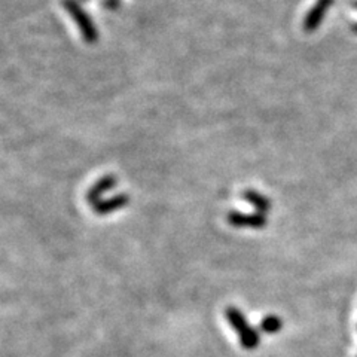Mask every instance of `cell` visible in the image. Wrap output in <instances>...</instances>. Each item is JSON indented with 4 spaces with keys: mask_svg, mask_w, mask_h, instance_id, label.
<instances>
[{
    "mask_svg": "<svg viewBox=\"0 0 357 357\" xmlns=\"http://www.w3.org/2000/svg\"><path fill=\"white\" fill-rule=\"evenodd\" d=\"M225 318L237 332L238 340H240V344L244 350L252 351L258 349V345L261 343V336L258 331L247 322V318L241 313V310H238L237 307H228L225 310Z\"/></svg>",
    "mask_w": 357,
    "mask_h": 357,
    "instance_id": "1",
    "label": "cell"
},
{
    "mask_svg": "<svg viewBox=\"0 0 357 357\" xmlns=\"http://www.w3.org/2000/svg\"><path fill=\"white\" fill-rule=\"evenodd\" d=\"M63 6L73 18V21L76 23L82 39L87 43H96L98 41V30L91 17L85 12V9L80 6L79 0H63Z\"/></svg>",
    "mask_w": 357,
    "mask_h": 357,
    "instance_id": "2",
    "label": "cell"
},
{
    "mask_svg": "<svg viewBox=\"0 0 357 357\" xmlns=\"http://www.w3.org/2000/svg\"><path fill=\"white\" fill-rule=\"evenodd\" d=\"M226 221L234 228H252V230H263L267 226V215L261 213H243L238 210H231Z\"/></svg>",
    "mask_w": 357,
    "mask_h": 357,
    "instance_id": "3",
    "label": "cell"
},
{
    "mask_svg": "<svg viewBox=\"0 0 357 357\" xmlns=\"http://www.w3.org/2000/svg\"><path fill=\"white\" fill-rule=\"evenodd\" d=\"M334 2L335 0H317V2L311 6L308 14L304 18V30L307 33H313L322 25L329 8L334 5Z\"/></svg>",
    "mask_w": 357,
    "mask_h": 357,
    "instance_id": "4",
    "label": "cell"
},
{
    "mask_svg": "<svg viewBox=\"0 0 357 357\" xmlns=\"http://www.w3.org/2000/svg\"><path fill=\"white\" fill-rule=\"evenodd\" d=\"M116 185H118V179L113 175H106L103 177H100L87 192V201L91 204V207L97 204L98 201H102L106 192L112 191Z\"/></svg>",
    "mask_w": 357,
    "mask_h": 357,
    "instance_id": "5",
    "label": "cell"
},
{
    "mask_svg": "<svg viewBox=\"0 0 357 357\" xmlns=\"http://www.w3.org/2000/svg\"><path fill=\"white\" fill-rule=\"evenodd\" d=\"M128 203H130V198H128V195L119 194V195H113L111 198L98 201L97 204L93 206V210L98 216H105V215H111L113 212H118V210H122L124 207L128 206Z\"/></svg>",
    "mask_w": 357,
    "mask_h": 357,
    "instance_id": "6",
    "label": "cell"
},
{
    "mask_svg": "<svg viewBox=\"0 0 357 357\" xmlns=\"http://www.w3.org/2000/svg\"><path fill=\"white\" fill-rule=\"evenodd\" d=\"M247 203L256 208V212L261 215H267L271 210V201L268 197H265L261 192L255 189H244L241 195Z\"/></svg>",
    "mask_w": 357,
    "mask_h": 357,
    "instance_id": "7",
    "label": "cell"
},
{
    "mask_svg": "<svg viewBox=\"0 0 357 357\" xmlns=\"http://www.w3.org/2000/svg\"><path fill=\"white\" fill-rule=\"evenodd\" d=\"M259 327H261V331L263 334L274 335V334H277V332L281 331L283 320L279 316H276V314H270V316L262 318Z\"/></svg>",
    "mask_w": 357,
    "mask_h": 357,
    "instance_id": "8",
    "label": "cell"
},
{
    "mask_svg": "<svg viewBox=\"0 0 357 357\" xmlns=\"http://www.w3.org/2000/svg\"><path fill=\"white\" fill-rule=\"evenodd\" d=\"M351 30H353L354 33H357V23H353V24H351Z\"/></svg>",
    "mask_w": 357,
    "mask_h": 357,
    "instance_id": "9",
    "label": "cell"
},
{
    "mask_svg": "<svg viewBox=\"0 0 357 357\" xmlns=\"http://www.w3.org/2000/svg\"><path fill=\"white\" fill-rule=\"evenodd\" d=\"M351 5L357 9V0H351Z\"/></svg>",
    "mask_w": 357,
    "mask_h": 357,
    "instance_id": "10",
    "label": "cell"
},
{
    "mask_svg": "<svg viewBox=\"0 0 357 357\" xmlns=\"http://www.w3.org/2000/svg\"><path fill=\"white\" fill-rule=\"evenodd\" d=\"M84 2H85V0H84Z\"/></svg>",
    "mask_w": 357,
    "mask_h": 357,
    "instance_id": "11",
    "label": "cell"
}]
</instances>
